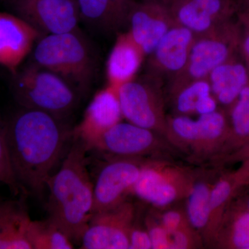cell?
I'll list each match as a JSON object with an SVG mask.
<instances>
[{
	"label": "cell",
	"instance_id": "cell-1",
	"mask_svg": "<svg viewBox=\"0 0 249 249\" xmlns=\"http://www.w3.org/2000/svg\"><path fill=\"white\" fill-rule=\"evenodd\" d=\"M4 124L10 160L21 191L42 196L70 148L73 129L65 119L23 107Z\"/></svg>",
	"mask_w": 249,
	"mask_h": 249
},
{
	"label": "cell",
	"instance_id": "cell-2",
	"mask_svg": "<svg viewBox=\"0 0 249 249\" xmlns=\"http://www.w3.org/2000/svg\"><path fill=\"white\" fill-rule=\"evenodd\" d=\"M89 152L85 142L73 135L60 168L47 182V218L73 244H80L93 215V182L88 171Z\"/></svg>",
	"mask_w": 249,
	"mask_h": 249
},
{
	"label": "cell",
	"instance_id": "cell-3",
	"mask_svg": "<svg viewBox=\"0 0 249 249\" xmlns=\"http://www.w3.org/2000/svg\"><path fill=\"white\" fill-rule=\"evenodd\" d=\"M31 57V62L56 73L78 91L88 89L92 81L93 52L79 29L40 36Z\"/></svg>",
	"mask_w": 249,
	"mask_h": 249
},
{
	"label": "cell",
	"instance_id": "cell-4",
	"mask_svg": "<svg viewBox=\"0 0 249 249\" xmlns=\"http://www.w3.org/2000/svg\"><path fill=\"white\" fill-rule=\"evenodd\" d=\"M12 92L21 107L66 119L79 102L78 91L56 73L29 62L14 73Z\"/></svg>",
	"mask_w": 249,
	"mask_h": 249
},
{
	"label": "cell",
	"instance_id": "cell-5",
	"mask_svg": "<svg viewBox=\"0 0 249 249\" xmlns=\"http://www.w3.org/2000/svg\"><path fill=\"white\" fill-rule=\"evenodd\" d=\"M242 27L229 19L209 32L196 36L184 70L173 78L170 91L188 82L208 78L221 64L239 53Z\"/></svg>",
	"mask_w": 249,
	"mask_h": 249
},
{
	"label": "cell",
	"instance_id": "cell-6",
	"mask_svg": "<svg viewBox=\"0 0 249 249\" xmlns=\"http://www.w3.org/2000/svg\"><path fill=\"white\" fill-rule=\"evenodd\" d=\"M229 121L227 111L217 109L211 114L167 118L165 137L184 151L198 157L217 158L227 142Z\"/></svg>",
	"mask_w": 249,
	"mask_h": 249
},
{
	"label": "cell",
	"instance_id": "cell-7",
	"mask_svg": "<svg viewBox=\"0 0 249 249\" xmlns=\"http://www.w3.org/2000/svg\"><path fill=\"white\" fill-rule=\"evenodd\" d=\"M188 170L162 163H143L133 193L158 208L167 207L187 197L194 183Z\"/></svg>",
	"mask_w": 249,
	"mask_h": 249
},
{
	"label": "cell",
	"instance_id": "cell-8",
	"mask_svg": "<svg viewBox=\"0 0 249 249\" xmlns=\"http://www.w3.org/2000/svg\"><path fill=\"white\" fill-rule=\"evenodd\" d=\"M154 79H134L118 88L123 116L140 127L165 135L167 117Z\"/></svg>",
	"mask_w": 249,
	"mask_h": 249
},
{
	"label": "cell",
	"instance_id": "cell-9",
	"mask_svg": "<svg viewBox=\"0 0 249 249\" xmlns=\"http://www.w3.org/2000/svg\"><path fill=\"white\" fill-rule=\"evenodd\" d=\"M11 5L15 15L41 36L78 29L80 16L77 0H17Z\"/></svg>",
	"mask_w": 249,
	"mask_h": 249
},
{
	"label": "cell",
	"instance_id": "cell-10",
	"mask_svg": "<svg viewBox=\"0 0 249 249\" xmlns=\"http://www.w3.org/2000/svg\"><path fill=\"white\" fill-rule=\"evenodd\" d=\"M116 157L103 165L93 183V214L124 202L140 176L143 165L140 160Z\"/></svg>",
	"mask_w": 249,
	"mask_h": 249
},
{
	"label": "cell",
	"instance_id": "cell-11",
	"mask_svg": "<svg viewBox=\"0 0 249 249\" xmlns=\"http://www.w3.org/2000/svg\"><path fill=\"white\" fill-rule=\"evenodd\" d=\"M135 214L133 205L126 201L94 213L82 237L81 249H129V231Z\"/></svg>",
	"mask_w": 249,
	"mask_h": 249
},
{
	"label": "cell",
	"instance_id": "cell-12",
	"mask_svg": "<svg viewBox=\"0 0 249 249\" xmlns=\"http://www.w3.org/2000/svg\"><path fill=\"white\" fill-rule=\"evenodd\" d=\"M174 22L196 36L232 19L238 12L235 0H163Z\"/></svg>",
	"mask_w": 249,
	"mask_h": 249
},
{
	"label": "cell",
	"instance_id": "cell-13",
	"mask_svg": "<svg viewBox=\"0 0 249 249\" xmlns=\"http://www.w3.org/2000/svg\"><path fill=\"white\" fill-rule=\"evenodd\" d=\"M127 22L129 35L145 55L153 52L167 31L176 24L163 0L134 1Z\"/></svg>",
	"mask_w": 249,
	"mask_h": 249
},
{
	"label": "cell",
	"instance_id": "cell-14",
	"mask_svg": "<svg viewBox=\"0 0 249 249\" xmlns=\"http://www.w3.org/2000/svg\"><path fill=\"white\" fill-rule=\"evenodd\" d=\"M157 132L131 123L119 122L90 144L89 151L121 157H138L155 151L160 145Z\"/></svg>",
	"mask_w": 249,
	"mask_h": 249
},
{
	"label": "cell",
	"instance_id": "cell-15",
	"mask_svg": "<svg viewBox=\"0 0 249 249\" xmlns=\"http://www.w3.org/2000/svg\"><path fill=\"white\" fill-rule=\"evenodd\" d=\"M40 36L22 18L0 12V65L14 74Z\"/></svg>",
	"mask_w": 249,
	"mask_h": 249
},
{
	"label": "cell",
	"instance_id": "cell-16",
	"mask_svg": "<svg viewBox=\"0 0 249 249\" xmlns=\"http://www.w3.org/2000/svg\"><path fill=\"white\" fill-rule=\"evenodd\" d=\"M123 118L118 89L107 85L94 95L81 122L73 128V135L82 139L88 147Z\"/></svg>",
	"mask_w": 249,
	"mask_h": 249
},
{
	"label": "cell",
	"instance_id": "cell-17",
	"mask_svg": "<svg viewBox=\"0 0 249 249\" xmlns=\"http://www.w3.org/2000/svg\"><path fill=\"white\" fill-rule=\"evenodd\" d=\"M196 37L189 29L174 25L150 54L152 67L173 78L178 76L186 67Z\"/></svg>",
	"mask_w": 249,
	"mask_h": 249
},
{
	"label": "cell",
	"instance_id": "cell-18",
	"mask_svg": "<svg viewBox=\"0 0 249 249\" xmlns=\"http://www.w3.org/2000/svg\"><path fill=\"white\" fill-rule=\"evenodd\" d=\"M145 56L128 32L119 34L106 64L107 85L118 89L133 80Z\"/></svg>",
	"mask_w": 249,
	"mask_h": 249
},
{
	"label": "cell",
	"instance_id": "cell-19",
	"mask_svg": "<svg viewBox=\"0 0 249 249\" xmlns=\"http://www.w3.org/2000/svg\"><path fill=\"white\" fill-rule=\"evenodd\" d=\"M213 95L218 104L231 106L249 83V73L238 54L214 68L208 77Z\"/></svg>",
	"mask_w": 249,
	"mask_h": 249
},
{
	"label": "cell",
	"instance_id": "cell-20",
	"mask_svg": "<svg viewBox=\"0 0 249 249\" xmlns=\"http://www.w3.org/2000/svg\"><path fill=\"white\" fill-rule=\"evenodd\" d=\"M80 21L93 30H116L128 20L133 0H77Z\"/></svg>",
	"mask_w": 249,
	"mask_h": 249
},
{
	"label": "cell",
	"instance_id": "cell-21",
	"mask_svg": "<svg viewBox=\"0 0 249 249\" xmlns=\"http://www.w3.org/2000/svg\"><path fill=\"white\" fill-rule=\"evenodd\" d=\"M31 219L20 201H0V249H32L28 239Z\"/></svg>",
	"mask_w": 249,
	"mask_h": 249
},
{
	"label": "cell",
	"instance_id": "cell-22",
	"mask_svg": "<svg viewBox=\"0 0 249 249\" xmlns=\"http://www.w3.org/2000/svg\"><path fill=\"white\" fill-rule=\"evenodd\" d=\"M212 245L219 249H249V211L241 199L232 201Z\"/></svg>",
	"mask_w": 249,
	"mask_h": 249
},
{
	"label": "cell",
	"instance_id": "cell-23",
	"mask_svg": "<svg viewBox=\"0 0 249 249\" xmlns=\"http://www.w3.org/2000/svg\"><path fill=\"white\" fill-rule=\"evenodd\" d=\"M241 188L234 172L222 175L213 183L210 195L209 225L204 235L207 243L212 245L224 213Z\"/></svg>",
	"mask_w": 249,
	"mask_h": 249
},
{
	"label": "cell",
	"instance_id": "cell-24",
	"mask_svg": "<svg viewBox=\"0 0 249 249\" xmlns=\"http://www.w3.org/2000/svg\"><path fill=\"white\" fill-rule=\"evenodd\" d=\"M227 112L229 134L217 157L219 160L249 142V83L233 104L228 108Z\"/></svg>",
	"mask_w": 249,
	"mask_h": 249
},
{
	"label": "cell",
	"instance_id": "cell-25",
	"mask_svg": "<svg viewBox=\"0 0 249 249\" xmlns=\"http://www.w3.org/2000/svg\"><path fill=\"white\" fill-rule=\"evenodd\" d=\"M207 178L195 179L187 196L186 213L188 222L197 232L204 235L210 218V195L213 183Z\"/></svg>",
	"mask_w": 249,
	"mask_h": 249
},
{
	"label": "cell",
	"instance_id": "cell-26",
	"mask_svg": "<svg viewBox=\"0 0 249 249\" xmlns=\"http://www.w3.org/2000/svg\"><path fill=\"white\" fill-rule=\"evenodd\" d=\"M28 239L32 249H71L74 244L61 229L48 218L45 220L31 219Z\"/></svg>",
	"mask_w": 249,
	"mask_h": 249
},
{
	"label": "cell",
	"instance_id": "cell-27",
	"mask_svg": "<svg viewBox=\"0 0 249 249\" xmlns=\"http://www.w3.org/2000/svg\"><path fill=\"white\" fill-rule=\"evenodd\" d=\"M171 93L178 115L185 116L196 114L201 103L213 94L208 78L188 82Z\"/></svg>",
	"mask_w": 249,
	"mask_h": 249
},
{
	"label": "cell",
	"instance_id": "cell-28",
	"mask_svg": "<svg viewBox=\"0 0 249 249\" xmlns=\"http://www.w3.org/2000/svg\"><path fill=\"white\" fill-rule=\"evenodd\" d=\"M0 183H3L9 188L15 196H17L21 191L20 188L15 178L7 142H6L5 124L0 121Z\"/></svg>",
	"mask_w": 249,
	"mask_h": 249
},
{
	"label": "cell",
	"instance_id": "cell-29",
	"mask_svg": "<svg viewBox=\"0 0 249 249\" xmlns=\"http://www.w3.org/2000/svg\"><path fill=\"white\" fill-rule=\"evenodd\" d=\"M168 234L170 249H193L199 245L198 232L192 227L178 229Z\"/></svg>",
	"mask_w": 249,
	"mask_h": 249
},
{
	"label": "cell",
	"instance_id": "cell-30",
	"mask_svg": "<svg viewBox=\"0 0 249 249\" xmlns=\"http://www.w3.org/2000/svg\"><path fill=\"white\" fill-rule=\"evenodd\" d=\"M168 232H171L191 227L187 218L186 211L181 210L171 209L165 211L160 216V223Z\"/></svg>",
	"mask_w": 249,
	"mask_h": 249
},
{
	"label": "cell",
	"instance_id": "cell-31",
	"mask_svg": "<svg viewBox=\"0 0 249 249\" xmlns=\"http://www.w3.org/2000/svg\"><path fill=\"white\" fill-rule=\"evenodd\" d=\"M147 231L154 249H170L169 234L160 224L147 219Z\"/></svg>",
	"mask_w": 249,
	"mask_h": 249
},
{
	"label": "cell",
	"instance_id": "cell-32",
	"mask_svg": "<svg viewBox=\"0 0 249 249\" xmlns=\"http://www.w3.org/2000/svg\"><path fill=\"white\" fill-rule=\"evenodd\" d=\"M129 249H151L152 243L147 230L136 224L135 218L129 235Z\"/></svg>",
	"mask_w": 249,
	"mask_h": 249
},
{
	"label": "cell",
	"instance_id": "cell-33",
	"mask_svg": "<svg viewBox=\"0 0 249 249\" xmlns=\"http://www.w3.org/2000/svg\"><path fill=\"white\" fill-rule=\"evenodd\" d=\"M242 27L239 54L245 62L249 73V24L238 19Z\"/></svg>",
	"mask_w": 249,
	"mask_h": 249
},
{
	"label": "cell",
	"instance_id": "cell-34",
	"mask_svg": "<svg viewBox=\"0 0 249 249\" xmlns=\"http://www.w3.org/2000/svg\"><path fill=\"white\" fill-rule=\"evenodd\" d=\"M249 158V142L220 160L223 163L242 162Z\"/></svg>",
	"mask_w": 249,
	"mask_h": 249
},
{
	"label": "cell",
	"instance_id": "cell-35",
	"mask_svg": "<svg viewBox=\"0 0 249 249\" xmlns=\"http://www.w3.org/2000/svg\"><path fill=\"white\" fill-rule=\"evenodd\" d=\"M234 174L242 188L249 186V158L242 161V165Z\"/></svg>",
	"mask_w": 249,
	"mask_h": 249
},
{
	"label": "cell",
	"instance_id": "cell-36",
	"mask_svg": "<svg viewBox=\"0 0 249 249\" xmlns=\"http://www.w3.org/2000/svg\"><path fill=\"white\" fill-rule=\"evenodd\" d=\"M239 11H249V0H237Z\"/></svg>",
	"mask_w": 249,
	"mask_h": 249
},
{
	"label": "cell",
	"instance_id": "cell-37",
	"mask_svg": "<svg viewBox=\"0 0 249 249\" xmlns=\"http://www.w3.org/2000/svg\"><path fill=\"white\" fill-rule=\"evenodd\" d=\"M237 14L238 19L249 24V11H239Z\"/></svg>",
	"mask_w": 249,
	"mask_h": 249
},
{
	"label": "cell",
	"instance_id": "cell-38",
	"mask_svg": "<svg viewBox=\"0 0 249 249\" xmlns=\"http://www.w3.org/2000/svg\"><path fill=\"white\" fill-rule=\"evenodd\" d=\"M241 200H242L243 204L247 207V209L249 211V194L248 196H246V197L244 198V199H241Z\"/></svg>",
	"mask_w": 249,
	"mask_h": 249
},
{
	"label": "cell",
	"instance_id": "cell-39",
	"mask_svg": "<svg viewBox=\"0 0 249 249\" xmlns=\"http://www.w3.org/2000/svg\"><path fill=\"white\" fill-rule=\"evenodd\" d=\"M8 2H9V4H12V3L15 2V1H17V0H6Z\"/></svg>",
	"mask_w": 249,
	"mask_h": 249
}]
</instances>
